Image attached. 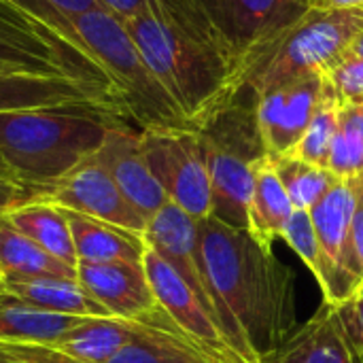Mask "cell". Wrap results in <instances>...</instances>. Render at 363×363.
<instances>
[{"label": "cell", "instance_id": "obj_19", "mask_svg": "<svg viewBox=\"0 0 363 363\" xmlns=\"http://www.w3.org/2000/svg\"><path fill=\"white\" fill-rule=\"evenodd\" d=\"M68 225L72 232V245L77 253V264H104V262H130L143 264L147 253V242L143 234L123 230L119 225L66 211Z\"/></svg>", "mask_w": 363, "mask_h": 363}, {"label": "cell", "instance_id": "obj_29", "mask_svg": "<svg viewBox=\"0 0 363 363\" xmlns=\"http://www.w3.org/2000/svg\"><path fill=\"white\" fill-rule=\"evenodd\" d=\"M323 74V91L338 106L363 104V57L345 53Z\"/></svg>", "mask_w": 363, "mask_h": 363}, {"label": "cell", "instance_id": "obj_36", "mask_svg": "<svg viewBox=\"0 0 363 363\" xmlns=\"http://www.w3.org/2000/svg\"><path fill=\"white\" fill-rule=\"evenodd\" d=\"M51 6H55L64 17H74V15H81V13H87V11H94L98 6H102L98 0H47Z\"/></svg>", "mask_w": 363, "mask_h": 363}, {"label": "cell", "instance_id": "obj_39", "mask_svg": "<svg viewBox=\"0 0 363 363\" xmlns=\"http://www.w3.org/2000/svg\"><path fill=\"white\" fill-rule=\"evenodd\" d=\"M347 53H349V55H355V57H363V28L355 34V38L351 40Z\"/></svg>", "mask_w": 363, "mask_h": 363}, {"label": "cell", "instance_id": "obj_4", "mask_svg": "<svg viewBox=\"0 0 363 363\" xmlns=\"http://www.w3.org/2000/svg\"><path fill=\"white\" fill-rule=\"evenodd\" d=\"M362 28L363 6L336 11L313 6L300 21L234 62L215 111L240 89L259 98L300 74L328 70L347 53Z\"/></svg>", "mask_w": 363, "mask_h": 363}, {"label": "cell", "instance_id": "obj_5", "mask_svg": "<svg viewBox=\"0 0 363 363\" xmlns=\"http://www.w3.org/2000/svg\"><path fill=\"white\" fill-rule=\"evenodd\" d=\"M72 30L106 74L121 117L138 130H194L149 70L123 19L98 6L70 17Z\"/></svg>", "mask_w": 363, "mask_h": 363}, {"label": "cell", "instance_id": "obj_15", "mask_svg": "<svg viewBox=\"0 0 363 363\" xmlns=\"http://www.w3.org/2000/svg\"><path fill=\"white\" fill-rule=\"evenodd\" d=\"M96 160L113 177L128 202L149 221L168 200L166 191L153 177L143 149V130L132 123L117 119L100 149L94 153Z\"/></svg>", "mask_w": 363, "mask_h": 363}, {"label": "cell", "instance_id": "obj_17", "mask_svg": "<svg viewBox=\"0 0 363 363\" xmlns=\"http://www.w3.org/2000/svg\"><path fill=\"white\" fill-rule=\"evenodd\" d=\"M155 328H168L153 321L119 319V317H85L68 334L62 336L55 349L83 363H108L123 347L140 336H147ZM179 332V330H177Z\"/></svg>", "mask_w": 363, "mask_h": 363}, {"label": "cell", "instance_id": "obj_25", "mask_svg": "<svg viewBox=\"0 0 363 363\" xmlns=\"http://www.w3.org/2000/svg\"><path fill=\"white\" fill-rule=\"evenodd\" d=\"M108 363H215L181 332L155 328L123 347Z\"/></svg>", "mask_w": 363, "mask_h": 363}, {"label": "cell", "instance_id": "obj_13", "mask_svg": "<svg viewBox=\"0 0 363 363\" xmlns=\"http://www.w3.org/2000/svg\"><path fill=\"white\" fill-rule=\"evenodd\" d=\"M323 98V74H300L257 98V125L268 157L287 155L304 136Z\"/></svg>", "mask_w": 363, "mask_h": 363}, {"label": "cell", "instance_id": "obj_12", "mask_svg": "<svg viewBox=\"0 0 363 363\" xmlns=\"http://www.w3.org/2000/svg\"><path fill=\"white\" fill-rule=\"evenodd\" d=\"M362 179H340L308 211L323 257V274L317 281L323 294V304L338 306L362 287L342 268V249L353 221Z\"/></svg>", "mask_w": 363, "mask_h": 363}, {"label": "cell", "instance_id": "obj_30", "mask_svg": "<svg viewBox=\"0 0 363 363\" xmlns=\"http://www.w3.org/2000/svg\"><path fill=\"white\" fill-rule=\"evenodd\" d=\"M283 240L298 253V257L306 264V268L319 281L323 274V257H321V247H319L308 211H294L283 232Z\"/></svg>", "mask_w": 363, "mask_h": 363}, {"label": "cell", "instance_id": "obj_26", "mask_svg": "<svg viewBox=\"0 0 363 363\" xmlns=\"http://www.w3.org/2000/svg\"><path fill=\"white\" fill-rule=\"evenodd\" d=\"M270 162L296 211H311L340 181L330 168L308 164L294 155L270 157Z\"/></svg>", "mask_w": 363, "mask_h": 363}, {"label": "cell", "instance_id": "obj_6", "mask_svg": "<svg viewBox=\"0 0 363 363\" xmlns=\"http://www.w3.org/2000/svg\"><path fill=\"white\" fill-rule=\"evenodd\" d=\"M196 132L211 179V217L247 230L255 168L268 157L257 125V96L236 91Z\"/></svg>", "mask_w": 363, "mask_h": 363}, {"label": "cell", "instance_id": "obj_31", "mask_svg": "<svg viewBox=\"0 0 363 363\" xmlns=\"http://www.w3.org/2000/svg\"><path fill=\"white\" fill-rule=\"evenodd\" d=\"M9 4H13L15 9H19L21 13H26V15H30L32 19H36V21H40L43 26H47L49 30H53L55 34H60V36H64L66 40H70L81 53H85L94 64H96V60L91 57V53L87 51V47L79 40V36L74 34V30H72V23H70V19L68 17H64L55 6H51L47 0H6ZM98 66V64H96Z\"/></svg>", "mask_w": 363, "mask_h": 363}, {"label": "cell", "instance_id": "obj_44", "mask_svg": "<svg viewBox=\"0 0 363 363\" xmlns=\"http://www.w3.org/2000/svg\"><path fill=\"white\" fill-rule=\"evenodd\" d=\"M0 296H2V289H0Z\"/></svg>", "mask_w": 363, "mask_h": 363}, {"label": "cell", "instance_id": "obj_41", "mask_svg": "<svg viewBox=\"0 0 363 363\" xmlns=\"http://www.w3.org/2000/svg\"><path fill=\"white\" fill-rule=\"evenodd\" d=\"M0 174H6V177H11L9 174V170H6V166H4V162H2V157H0ZM13 179V177H11Z\"/></svg>", "mask_w": 363, "mask_h": 363}, {"label": "cell", "instance_id": "obj_32", "mask_svg": "<svg viewBox=\"0 0 363 363\" xmlns=\"http://www.w3.org/2000/svg\"><path fill=\"white\" fill-rule=\"evenodd\" d=\"M0 363H83L49 345L0 342Z\"/></svg>", "mask_w": 363, "mask_h": 363}, {"label": "cell", "instance_id": "obj_34", "mask_svg": "<svg viewBox=\"0 0 363 363\" xmlns=\"http://www.w3.org/2000/svg\"><path fill=\"white\" fill-rule=\"evenodd\" d=\"M336 311L359 362L363 363V285L347 302L338 304Z\"/></svg>", "mask_w": 363, "mask_h": 363}, {"label": "cell", "instance_id": "obj_35", "mask_svg": "<svg viewBox=\"0 0 363 363\" xmlns=\"http://www.w3.org/2000/svg\"><path fill=\"white\" fill-rule=\"evenodd\" d=\"M32 198H34V194L28 187H23L21 183H17L15 179H11L6 174H0V213L11 211L13 206L26 204Z\"/></svg>", "mask_w": 363, "mask_h": 363}, {"label": "cell", "instance_id": "obj_22", "mask_svg": "<svg viewBox=\"0 0 363 363\" xmlns=\"http://www.w3.org/2000/svg\"><path fill=\"white\" fill-rule=\"evenodd\" d=\"M85 317L47 313L30 306L9 294L0 296V342L23 345H57Z\"/></svg>", "mask_w": 363, "mask_h": 363}, {"label": "cell", "instance_id": "obj_24", "mask_svg": "<svg viewBox=\"0 0 363 363\" xmlns=\"http://www.w3.org/2000/svg\"><path fill=\"white\" fill-rule=\"evenodd\" d=\"M6 213V211H4ZM0 213V274L2 279L57 277L77 279V268L49 255L26 234H21L6 215Z\"/></svg>", "mask_w": 363, "mask_h": 363}, {"label": "cell", "instance_id": "obj_38", "mask_svg": "<svg viewBox=\"0 0 363 363\" xmlns=\"http://www.w3.org/2000/svg\"><path fill=\"white\" fill-rule=\"evenodd\" d=\"M315 9H323V11H336V9H357L363 6V0H319L313 4Z\"/></svg>", "mask_w": 363, "mask_h": 363}, {"label": "cell", "instance_id": "obj_3", "mask_svg": "<svg viewBox=\"0 0 363 363\" xmlns=\"http://www.w3.org/2000/svg\"><path fill=\"white\" fill-rule=\"evenodd\" d=\"M117 119L91 104L0 113V157L9 174L36 198L91 157Z\"/></svg>", "mask_w": 363, "mask_h": 363}, {"label": "cell", "instance_id": "obj_8", "mask_svg": "<svg viewBox=\"0 0 363 363\" xmlns=\"http://www.w3.org/2000/svg\"><path fill=\"white\" fill-rule=\"evenodd\" d=\"M194 4L232 66L313 9V0H194Z\"/></svg>", "mask_w": 363, "mask_h": 363}, {"label": "cell", "instance_id": "obj_27", "mask_svg": "<svg viewBox=\"0 0 363 363\" xmlns=\"http://www.w3.org/2000/svg\"><path fill=\"white\" fill-rule=\"evenodd\" d=\"M328 168L338 179L363 177V104L340 106Z\"/></svg>", "mask_w": 363, "mask_h": 363}, {"label": "cell", "instance_id": "obj_37", "mask_svg": "<svg viewBox=\"0 0 363 363\" xmlns=\"http://www.w3.org/2000/svg\"><path fill=\"white\" fill-rule=\"evenodd\" d=\"M104 9H108V11H113L117 17H121V19H125V17H130V15H134V13H138L149 0H98Z\"/></svg>", "mask_w": 363, "mask_h": 363}, {"label": "cell", "instance_id": "obj_28", "mask_svg": "<svg viewBox=\"0 0 363 363\" xmlns=\"http://www.w3.org/2000/svg\"><path fill=\"white\" fill-rule=\"evenodd\" d=\"M338 113L340 106L336 100H332L325 91L321 98V104L313 117V121L308 123L304 136L300 138V143L287 153L294 155L298 160H304L308 164L328 168L330 164V151L338 132Z\"/></svg>", "mask_w": 363, "mask_h": 363}, {"label": "cell", "instance_id": "obj_2", "mask_svg": "<svg viewBox=\"0 0 363 363\" xmlns=\"http://www.w3.org/2000/svg\"><path fill=\"white\" fill-rule=\"evenodd\" d=\"M123 26L149 70L198 130L219 104L232 62L194 0H149Z\"/></svg>", "mask_w": 363, "mask_h": 363}, {"label": "cell", "instance_id": "obj_21", "mask_svg": "<svg viewBox=\"0 0 363 363\" xmlns=\"http://www.w3.org/2000/svg\"><path fill=\"white\" fill-rule=\"evenodd\" d=\"M294 211L296 208H294L281 179L277 177L270 157H264L255 168L247 232L259 245L272 249V242L277 238H283V232H285Z\"/></svg>", "mask_w": 363, "mask_h": 363}, {"label": "cell", "instance_id": "obj_40", "mask_svg": "<svg viewBox=\"0 0 363 363\" xmlns=\"http://www.w3.org/2000/svg\"><path fill=\"white\" fill-rule=\"evenodd\" d=\"M0 72H26V70H21V68H17L15 64H9V62H4V60H0Z\"/></svg>", "mask_w": 363, "mask_h": 363}, {"label": "cell", "instance_id": "obj_18", "mask_svg": "<svg viewBox=\"0 0 363 363\" xmlns=\"http://www.w3.org/2000/svg\"><path fill=\"white\" fill-rule=\"evenodd\" d=\"M268 363H362L338 317L336 306L323 304Z\"/></svg>", "mask_w": 363, "mask_h": 363}, {"label": "cell", "instance_id": "obj_42", "mask_svg": "<svg viewBox=\"0 0 363 363\" xmlns=\"http://www.w3.org/2000/svg\"><path fill=\"white\" fill-rule=\"evenodd\" d=\"M0 283H2V274H0Z\"/></svg>", "mask_w": 363, "mask_h": 363}, {"label": "cell", "instance_id": "obj_33", "mask_svg": "<svg viewBox=\"0 0 363 363\" xmlns=\"http://www.w3.org/2000/svg\"><path fill=\"white\" fill-rule=\"evenodd\" d=\"M342 268L353 277L357 285H363V183L357 194V204L349 228V236L342 249Z\"/></svg>", "mask_w": 363, "mask_h": 363}, {"label": "cell", "instance_id": "obj_11", "mask_svg": "<svg viewBox=\"0 0 363 363\" xmlns=\"http://www.w3.org/2000/svg\"><path fill=\"white\" fill-rule=\"evenodd\" d=\"M198 223L183 208L172 202H166L147 223L145 242L151 251H155L162 259H166L172 270L189 285L202 306L213 315V319L225 332V317L221 304L213 291L211 279L202 266L200 257V234ZM228 336V332H225ZM230 340V338H228Z\"/></svg>", "mask_w": 363, "mask_h": 363}, {"label": "cell", "instance_id": "obj_20", "mask_svg": "<svg viewBox=\"0 0 363 363\" xmlns=\"http://www.w3.org/2000/svg\"><path fill=\"white\" fill-rule=\"evenodd\" d=\"M0 289L30 306L70 317H111L77 279H2Z\"/></svg>", "mask_w": 363, "mask_h": 363}, {"label": "cell", "instance_id": "obj_45", "mask_svg": "<svg viewBox=\"0 0 363 363\" xmlns=\"http://www.w3.org/2000/svg\"><path fill=\"white\" fill-rule=\"evenodd\" d=\"M362 183H363V179H362Z\"/></svg>", "mask_w": 363, "mask_h": 363}, {"label": "cell", "instance_id": "obj_43", "mask_svg": "<svg viewBox=\"0 0 363 363\" xmlns=\"http://www.w3.org/2000/svg\"><path fill=\"white\" fill-rule=\"evenodd\" d=\"M315 2H319V0H313V4H315Z\"/></svg>", "mask_w": 363, "mask_h": 363}, {"label": "cell", "instance_id": "obj_1", "mask_svg": "<svg viewBox=\"0 0 363 363\" xmlns=\"http://www.w3.org/2000/svg\"><path fill=\"white\" fill-rule=\"evenodd\" d=\"M200 257L225 317L232 347L247 363H268L300 330L296 277L247 230L215 217L198 223Z\"/></svg>", "mask_w": 363, "mask_h": 363}, {"label": "cell", "instance_id": "obj_10", "mask_svg": "<svg viewBox=\"0 0 363 363\" xmlns=\"http://www.w3.org/2000/svg\"><path fill=\"white\" fill-rule=\"evenodd\" d=\"M34 200L55 204L66 211H74L123 230L145 234L147 219L128 202L106 168L96 160V155L83 160L55 185L40 191Z\"/></svg>", "mask_w": 363, "mask_h": 363}, {"label": "cell", "instance_id": "obj_14", "mask_svg": "<svg viewBox=\"0 0 363 363\" xmlns=\"http://www.w3.org/2000/svg\"><path fill=\"white\" fill-rule=\"evenodd\" d=\"M77 281L89 291V296L111 317L153 321L160 325L177 328L170 321V317L160 308V304L153 296L151 283L147 279L145 264L79 262L77 264Z\"/></svg>", "mask_w": 363, "mask_h": 363}, {"label": "cell", "instance_id": "obj_16", "mask_svg": "<svg viewBox=\"0 0 363 363\" xmlns=\"http://www.w3.org/2000/svg\"><path fill=\"white\" fill-rule=\"evenodd\" d=\"M66 104L102 106L121 117L113 91L100 83L60 74L0 72V113Z\"/></svg>", "mask_w": 363, "mask_h": 363}, {"label": "cell", "instance_id": "obj_9", "mask_svg": "<svg viewBox=\"0 0 363 363\" xmlns=\"http://www.w3.org/2000/svg\"><path fill=\"white\" fill-rule=\"evenodd\" d=\"M143 264L160 308L191 345H196L215 363H247L232 347L221 325L166 259L147 247Z\"/></svg>", "mask_w": 363, "mask_h": 363}, {"label": "cell", "instance_id": "obj_7", "mask_svg": "<svg viewBox=\"0 0 363 363\" xmlns=\"http://www.w3.org/2000/svg\"><path fill=\"white\" fill-rule=\"evenodd\" d=\"M149 168L168 200L196 221L211 217V179L196 130H143Z\"/></svg>", "mask_w": 363, "mask_h": 363}, {"label": "cell", "instance_id": "obj_23", "mask_svg": "<svg viewBox=\"0 0 363 363\" xmlns=\"http://www.w3.org/2000/svg\"><path fill=\"white\" fill-rule=\"evenodd\" d=\"M4 215L21 234H26L43 251L77 268L72 232L64 208L43 200H30L26 204L13 206Z\"/></svg>", "mask_w": 363, "mask_h": 363}]
</instances>
